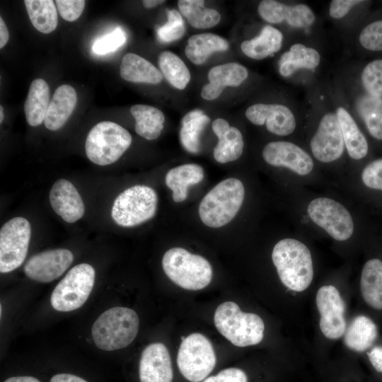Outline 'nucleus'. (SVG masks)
<instances>
[{
	"label": "nucleus",
	"instance_id": "nucleus-47",
	"mask_svg": "<svg viewBox=\"0 0 382 382\" xmlns=\"http://www.w3.org/2000/svg\"><path fill=\"white\" fill-rule=\"evenodd\" d=\"M50 382H88V381L73 374H58L52 376Z\"/></svg>",
	"mask_w": 382,
	"mask_h": 382
},
{
	"label": "nucleus",
	"instance_id": "nucleus-8",
	"mask_svg": "<svg viewBox=\"0 0 382 382\" xmlns=\"http://www.w3.org/2000/svg\"><path fill=\"white\" fill-rule=\"evenodd\" d=\"M95 270L89 264L72 267L57 284L51 295V305L57 311L68 312L81 307L94 285Z\"/></svg>",
	"mask_w": 382,
	"mask_h": 382
},
{
	"label": "nucleus",
	"instance_id": "nucleus-32",
	"mask_svg": "<svg viewBox=\"0 0 382 382\" xmlns=\"http://www.w3.org/2000/svg\"><path fill=\"white\" fill-rule=\"evenodd\" d=\"M346 346L356 352L369 349L377 337V327L374 322L365 316L355 317L345 332Z\"/></svg>",
	"mask_w": 382,
	"mask_h": 382
},
{
	"label": "nucleus",
	"instance_id": "nucleus-18",
	"mask_svg": "<svg viewBox=\"0 0 382 382\" xmlns=\"http://www.w3.org/2000/svg\"><path fill=\"white\" fill-rule=\"evenodd\" d=\"M342 89L349 104L347 105L352 106L374 139L382 140V98L369 95L362 89L355 90L345 81Z\"/></svg>",
	"mask_w": 382,
	"mask_h": 382
},
{
	"label": "nucleus",
	"instance_id": "nucleus-51",
	"mask_svg": "<svg viewBox=\"0 0 382 382\" xmlns=\"http://www.w3.org/2000/svg\"><path fill=\"white\" fill-rule=\"evenodd\" d=\"M4 120V108L2 105L0 106V122L1 123Z\"/></svg>",
	"mask_w": 382,
	"mask_h": 382
},
{
	"label": "nucleus",
	"instance_id": "nucleus-33",
	"mask_svg": "<svg viewBox=\"0 0 382 382\" xmlns=\"http://www.w3.org/2000/svg\"><path fill=\"white\" fill-rule=\"evenodd\" d=\"M130 112L136 121L135 131L137 134L148 140L156 139L160 136L165 117L159 109L137 104L131 107Z\"/></svg>",
	"mask_w": 382,
	"mask_h": 382
},
{
	"label": "nucleus",
	"instance_id": "nucleus-21",
	"mask_svg": "<svg viewBox=\"0 0 382 382\" xmlns=\"http://www.w3.org/2000/svg\"><path fill=\"white\" fill-rule=\"evenodd\" d=\"M321 62L322 55L317 48L301 42H294L281 55L279 72L282 77L289 78L301 71H313Z\"/></svg>",
	"mask_w": 382,
	"mask_h": 382
},
{
	"label": "nucleus",
	"instance_id": "nucleus-6",
	"mask_svg": "<svg viewBox=\"0 0 382 382\" xmlns=\"http://www.w3.org/2000/svg\"><path fill=\"white\" fill-rule=\"evenodd\" d=\"M132 140L130 133L120 125L110 121L100 122L87 135L86 154L93 163L107 166L122 156Z\"/></svg>",
	"mask_w": 382,
	"mask_h": 382
},
{
	"label": "nucleus",
	"instance_id": "nucleus-37",
	"mask_svg": "<svg viewBox=\"0 0 382 382\" xmlns=\"http://www.w3.org/2000/svg\"><path fill=\"white\" fill-rule=\"evenodd\" d=\"M161 72L175 88L183 90L190 81V73L184 62L175 53L164 51L158 56Z\"/></svg>",
	"mask_w": 382,
	"mask_h": 382
},
{
	"label": "nucleus",
	"instance_id": "nucleus-15",
	"mask_svg": "<svg viewBox=\"0 0 382 382\" xmlns=\"http://www.w3.org/2000/svg\"><path fill=\"white\" fill-rule=\"evenodd\" d=\"M296 111L283 103H255L245 110V117L253 125L262 126L278 136H288L296 128Z\"/></svg>",
	"mask_w": 382,
	"mask_h": 382
},
{
	"label": "nucleus",
	"instance_id": "nucleus-13",
	"mask_svg": "<svg viewBox=\"0 0 382 382\" xmlns=\"http://www.w3.org/2000/svg\"><path fill=\"white\" fill-rule=\"evenodd\" d=\"M257 13L270 24L285 23L297 30L309 29L316 22L315 12L304 3L286 4L275 0H263L258 4Z\"/></svg>",
	"mask_w": 382,
	"mask_h": 382
},
{
	"label": "nucleus",
	"instance_id": "nucleus-11",
	"mask_svg": "<svg viewBox=\"0 0 382 382\" xmlns=\"http://www.w3.org/2000/svg\"><path fill=\"white\" fill-rule=\"evenodd\" d=\"M307 212L316 225L337 241H346L353 233L354 223L350 213L335 200L316 198L309 203Z\"/></svg>",
	"mask_w": 382,
	"mask_h": 382
},
{
	"label": "nucleus",
	"instance_id": "nucleus-23",
	"mask_svg": "<svg viewBox=\"0 0 382 382\" xmlns=\"http://www.w3.org/2000/svg\"><path fill=\"white\" fill-rule=\"evenodd\" d=\"M333 110L338 120L348 155L354 160L364 158L369 151L368 142L358 127L350 109L341 101L336 100L333 103Z\"/></svg>",
	"mask_w": 382,
	"mask_h": 382
},
{
	"label": "nucleus",
	"instance_id": "nucleus-22",
	"mask_svg": "<svg viewBox=\"0 0 382 382\" xmlns=\"http://www.w3.org/2000/svg\"><path fill=\"white\" fill-rule=\"evenodd\" d=\"M248 76V69L238 63L231 62L212 67L208 73L209 83L201 91L202 98H217L227 86H239Z\"/></svg>",
	"mask_w": 382,
	"mask_h": 382
},
{
	"label": "nucleus",
	"instance_id": "nucleus-27",
	"mask_svg": "<svg viewBox=\"0 0 382 382\" xmlns=\"http://www.w3.org/2000/svg\"><path fill=\"white\" fill-rule=\"evenodd\" d=\"M204 178L202 166L195 163H187L176 166L168 171L165 182L172 190V197L175 202L187 199L188 187L200 183Z\"/></svg>",
	"mask_w": 382,
	"mask_h": 382
},
{
	"label": "nucleus",
	"instance_id": "nucleus-40",
	"mask_svg": "<svg viewBox=\"0 0 382 382\" xmlns=\"http://www.w3.org/2000/svg\"><path fill=\"white\" fill-rule=\"evenodd\" d=\"M358 42L366 50L382 51V19L366 25L359 33Z\"/></svg>",
	"mask_w": 382,
	"mask_h": 382
},
{
	"label": "nucleus",
	"instance_id": "nucleus-12",
	"mask_svg": "<svg viewBox=\"0 0 382 382\" xmlns=\"http://www.w3.org/2000/svg\"><path fill=\"white\" fill-rule=\"evenodd\" d=\"M324 111L310 140V147L313 156L318 161L330 163L342 156L345 142L334 110Z\"/></svg>",
	"mask_w": 382,
	"mask_h": 382
},
{
	"label": "nucleus",
	"instance_id": "nucleus-28",
	"mask_svg": "<svg viewBox=\"0 0 382 382\" xmlns=\"http://www.w3.org/2000/svg\"><path fill=\"white\" fill-rule=\"evenodd\" d=\"M120 76L125 81L134 83H159L163 75L153 64L134 54H126L120 65Z\"/></svg>",
	"mask_w": 382,
	"mask_h": 382
},
{
	"label": "nucleus",
	"instance_id": "nucleus-24",
	"mask_svg": "<svg viewBox=\"0 0 382 382\" xmlns=\"http://www.w3.org/2000/svg\"><path fill=\"white\" fill-rule=\"evenodd\" d=\"M212 130L218 137V143L214 149V158L220 163L237 160L243 154L244 142L240 130L229 125L222 118L212 122Z\"/></svg>",
	"mask_w": 382,
	"mask_h": 382
},
{
	"label": "nucleus",
	"instance_id": "nucleus-29",
	"mask_svg": "<svg viewBox=\"0 0 382 382\" xmlns=\"http://www.w3.org/2000/svg\"><path fill=\"white\" fill-rule=\"evenodd\" d=\"M50 103V88L47 82L42 79L33 80L24 104L29 125L36 127L45 121Z\"/></svg>",
	"mask_w": 382,
	"mask_h": 382
},
{
	"label": "nucleus",
	"instance_id": "nucleus-49",
	"mask_svg": "<svg viewBox=\"0 0 382 382\" xmlns=\"http://www.w3.org/2000/svg\"><path fill=\"white\" fill-rule=\"evenodd\" d=\"M4 382H40L38 379L32 376H15L11 377Z\"/></svg>",
	"mask_w": 382,
	"mask_h": 382
},
{
	"label": "nucleus",
	"instance_id": "nucleus-35",
	"mask_svg": "<svg viewBox=\"0 0 382 382\" xmlns=\"http://www.w3.org/2000/svg\"><path fill=\"white\" fill-rule=\"evenodd\" d=\"M24 3L29 18L36 30L47 34L56 29L58 15L53 1L25 0Z\"/></svg>",
	"mask_w": 382,
	"mask_h": 382
},
{
	"label": "nucleus",
	"instance_id": "nucleus-30",
	"mask_svg": "<svg viewBox=\"0 0 382 382\" xmlns=\"http://www.w3.org/2000/svg\"><path fill=\"white\" fill-rule=\"evenodd\" d=\"M187 42L185 54L197 65L204 63L214 52L225 51L229 47L226 39L210 33L193 35L188 38Z\"/></svg>",
	"mask_w": 382,
	"mask_h": 382
},
{
	"label": "nucleus",
	"instance_id": "nucleus-44",
	"mask_svg": "<svg viewBox=\"0 0 382 382\" xmlns=\"http://www.w3.org/2000/svg\"><path fill=\"white\" fill-rule=\"evenodd\" d=\"M363 2L361 0H332L329 4L328 14L334 20H341Z\"/></svg>",
	"mask_w": 382,
	"mask_h": 382
},
{
	"label": "nucleus",
	"instance_id": "nucleus-14",
	"mask_svg": "<svg viewBox=\"0 0 382 382\" xmlns=\"http://www.w3.org/2000/svg\"><path fill=\"white\" fill-rule=\"evenodd\" d=\"M316 301L322 333L330 340L342 337L346 330V306L339 291L332 285L323 286L316 294Z\"/></svg>",
	"mask_w": 382,
	"mask_h": 382
},
{
	"label": "nucleus",
	"instance_id": "nucleus-34",
	"mask_svg": "<svg viewBox=\"0 0 382 382\" xmlns=\"http://www.w3.org/2000/svg\"><path fill=\"white\" fill-rule=\"evenodd\" d=\"M210 118L200 110L188 112L181 120L179 137L183 148L189 153L196 154L200 151V136Z\"/></svg>",
	"mask_w": 382,
	"mask_h": 382
},
{
	"label": "nucleus",
	"instance_id": "nucleus-5",
	"mask_svg": "<svg viewBox=\"0 0 382 382\" xmlns=\"http://www.w3.org/2000/svg\"><path fill=\"white\" fill-rule=\"evenodd\" d=\"M162 267L173 282L187 290L202 289L212 278V267L206 258L180 247L165 253Z\"/></svg>",
	"mask_w": 382,
	"mask_h": 382
},
{
	"label": "nucleus",
	"instance_id": "nucleus-31",
	"mask_svg": "<svg viewBox=\"0 0 382 382\" xmlns=\"http://www.w3.org/2000/svg\"><path fill=\"white\" fill-rule=\"evenodd\" d=\"M360 287L361 295L367 304L375 309H382V261L368 260L363 267Z\"/></svg>",
	"mask_w": 382,
	"mask_h": 382
},
{
	"label": "nucleus",
	"instance_id": "nucleus-39",
	"mask_svg": "<svg viewBox=\"0 0 382 382\" xmlns=\"http://www.w3.org/2000/svg\"><path fill=\"white\" fill-rule=\"evenodd\" d=\"M168 21L158 28V39L163 42H170L180 39L185 34V24L181 13L176 9L166 11Z\"/></svg>",
	"mask_w": 382,
	"mask_h": 382
},
{
	"label": "nucleus",
	"instance_id": "nucleus-36",
	"mask_svg": "<svg viewBox=\"0 0 382 382\" xmlns=\"http://www.w3.org/2000/svg\"><path fill=\"white\" fill-rule=\"evenodd\" d=\"M178 6L180 13L195 28H210L217 25L221 20L220 13L215 9L204 7V1L202 0H180Z\"/></svg>",
	"mask_w": 382,
	"mask_h": 382
},
{
	"label": "nucleus",
	"instance_id": "nucleus-38",
	"mask_svg": "<svg viewBox=\"0 0 382 382\" xmlns=\"http://www.w3.org/2000/svg\"><path fill=\"white\" fill-rule=\"evenodd\" d=\"M359 81L364 91L382 98V59L367 63L360 71Z\"/></svg>",
	"mask_w": 382,
	"mask_h": 382
},
{
	"label": "nucleus",
	"instance_id": "nucleus-2",
	"mask_svg": "<svg viewBox=\"0 0 382 382\" xmlns=\"http://www.w3.org/2000/svg\"><path fill=\"white\" fill-rule=\"evenodd\" d=\"M139 325V317L134 310L113 307L104 311L94 322L91 329L93 340L103 350L122 349L134 340Z\"/></svg>",
	"mask_w": 382,
	"mask_h": 382
},
{
	"label": "nucleus",
	"instance_id": "nucleus-7",
	"mask_svg": "<svg viewBox=\"0 0 382 382\" xmlns=\"http://www.w3.org/2000/svg\"><path fill=\"white\" fill-rule=\"evenodd\" d=\"M157 204L158 195L153 188L143 185H134L116 197L111 216L120 226H136L155 216Z\"/></svg>",
	"mask_w": 382,
	"mask_h": 382
},
{
	"label": "nucleus",
	"instance_id": "nucleus-16",
	"mask_svg": "<svg viewBox=\"0 0 382 382\" xmlns=\"http://www.w3.org/2000/svg\"><path fill=\"white\" fill-rule=\"evenodd\" d=\"M72 253L63 248L45 250L33 255L23 267L25 275L36 282H50L60 277L71 265Z\"/></svg>",
	"mask_w": 382,
	"mask_h": 382
},
{
	"label": "nucleus",
	"instance_id": "nucleus-20",
	"mask_svg": "<svg viewBox=\"0 0 382 382\" xmlns=\"http://www.w3.org/2000/svg\"><path fill=\"white\" fill-rule=\"evenodd\" d=\"M50 202L53 210L67 223H74L84 214L82 198L74 185L66 179H59L50 192Z\"/></svg>",
	"mask_w": 382,
	"mask_h": 382
},
{
	"label": "nucleus",
	"instance_id": "nucleus-17",
	"mask_svg": "<svg viewBox=\"0 0 382 382\" xmlns=\"http://www.w3.org/2000/svg\"><path fill=\"white\" fill-rule=\"evenodd\" d=\"M265 161L276 167H284L299 175L309 174L313 168L311 156L296 144L275 141L267 144L262 149Z\"/></svg>",
	"mask_w": 382,
	"mask_h": 382
},
{
	"label": "nucleus",
	"instance_id": "nucleus-46",
	"mask_svg": "<svg viewBox=\"0 0 382 382\" xmlns=\"http://www.w3.org/2000/svg\"><path fill=\"white\" fill-rule=\"evenodd\" d=\"M370 362L374 369L382 373V347L376 346L368 352Z\"/></svg>",
	"mask_w": 382,
	"mask_h": 382
},
{
	"label": "nucleus",
	"instance_id": "nucleus-26",
	"mask_svg": "<svg viewBox=\"0 0 382 382\" xmlns=\"http://www.w3.org/2000/svg\"><path fill=\"white\" fill-rule=\"evenodd\" d=\"M283 41L284 35L281 30L272 25H266L258 35L243 41L241 49L249 58L261 60L279 51Z\"/></svg>",
	"mask_w": 382,
	"mask_h": 382
},
{
	"label": "nucleus",
	"instance_id": "nucleus-48",
	"mask_svg": "<svg viewBox=\"0 0 382 382\" xmlns=\"http://www.w3.org/2000/svg\"><path fill=\"white\" fill-rule=\"evenodd\" d=\"M9 38V33L7 26L3 20L0 18V48H2L7 43Z\"/></svg>",
	"mask_w": 382,
	"mask_h": 382
},
{
	"label": "nucleus",
	"instance_id": "nucleus-3",
	"mask_svg": "<svg viewBox=\"0 0 382 382\" xmlns=\"http://www.w3.org/2000/svg\"><path fill=\"white\" fill-rule=\"evenodd\" d=\"M244 195L245 188L240 180L230 178L221 181L200 202L201 221L211 228L227 224L241 209Z\"/></svg>",
	"mask_w": 382,
	"mask_h": 382
},
{
	"label": "nucleus",
	"instance_id": "nucleus-43",
	"mask_svg": "<svg viewBox=\"0 0 382 382\" xmlns=\"http://www.w3.org/2000/svg\"><path fill=\"white\" fill-rule=\"evenodd\" d=\"M57 8L63 19L72 22L81 15L86 1L83 0H57Z\"/></svg>",
	"mask_w": 382,
	"mask_h": 382
},
{
	"label": "nucleus",
	"instance_id": "nucleus-9",
	"mask_svg": "<svg viewBox=\"0 0 382 382\" xmlns=\"http://www.w3.org/2000/svg\"><path fill=\"white\" fill-rule=\"evenodd\" d=\"M214 347L204 335L194 332L181 342L177 364L180 373L191 382H199L214 369L216 364Z\"/></svg>",
	"mask_w": 382,
	"mask_h": 382
},
{
	"label": "nucleus",
	"instance_id": "nucleus-50",
	"mask_svg": "<svg viewBox=\"0 0 382 382\" xmlns=\"http://www.w3.org/2000/svg\"><path fill=\"white\" fill-rule=\"evenodd\" d=\"M165 2L166 1L163 0H144L142 1L143 6L146 8H151Z\"/></svg>",
	"mask_w": 382,
	"mask_h": 382
},
{
	"label": "nucleus",
	"instance_id": "nucleus-45",
	"mask_svg": "<svg viewBox=\"0 0 382 382\" xmlns=\"http://www.w3.org/2000/svg\"><path fill=\"white\" fill-rule=\"evenodd\" d=\"M203 382H248V378L241 369L228 368L221 371L216 376L208 377Z\"/></svg>",
	"mask_w": 382,
	"mask_h": 382
},
{
	"label": "nucleus",
	"instance_id": "nucleus-25",
	"mask_svg": "<svg viewBox=\"0 0 382 382\" xmlns=\"http://www.w3.org/2000/svg\"><path fill=\"white\" fill-rule=\"evenodd\" d=\"M77 96L75 89L67 84L59 86L50 103L45 126L51 131L59 129L67 121L76 107Z\"/></svg>",
	"mask_w": 382,
	"mask_h": 382
},
{
	"label": "nucleus",
	"instance_id": "nucleus-4",
	"mask_svg": "<svg viewBox=\"0 0 382 382\" xmlns=\"http://www.w3.org/2000/svg\"><path fill=\"white\" fill-rule=\"evenodd\" d=\"M214 322L217 330L235 346L255 345L263 339L262 319L257 314L243 312L234 302L226 301L219 305Z\"/></svg>",
	"mask_w": 382,
	"mask_h": 382
},
{
	"label": "nucleus",
	"instance_id": "nucleus-1",
	"mask_svg": "<svg viewBox=\"0 0 382 382\" xmlns=\"http://www.w3.org/2000/svg\"><path fill=\"white\" fill-rule=\"evenodd\" d=\"M272 260L282 284L295 291H302L311 284L313 267L309 249L302 242L284 238L273 248Z\"/></svg>",
	"mask_w": 382,
	"mask_h": 382
},
{
	"label": "nucleus",
	"instance_id": "nucleus-19",
	"mask_svg": "<svg viewBox=\"0 0 382 382\" xmlns=\"http://www.w3.org/2000/svg\"><path fill=\"white\" fill-rule=\"evenodd\" d=\"M139 374L141 382H172L171 359L163 344L151 343L145 347L139 361Z\"/></svg>",
	"mask_w": 382,
	"mask_h": 382
},
{
	"label": "nucleus",
	"instance_id": "nucleus-41",
	"mask_svg": "<svg viewBox=\"0 0 382 382\" xmlns=\"http://www.w3.org/2000/svg\"><path fill=\"white\" fill-rule=\"evenodd\" d=\"M125 41V33L121 28L118 27L109 34L97 40L93 45L92 50L96 54H106L119 49Z\"/></svg>",
	"mask_w": 382,
	"mask_h": 382
},
{
	"label": "nucleus",
	"instance_id": "nucleus-42",
	"mask_svg": "<svg viewBox=\"0 0 382 382\" xmlns=\"http://www.w3.org/2000/svg\"><path fill=\"white\" fill-rule=\"evenodd\" d=\"M361 180L369 188L382 190V158L371 161L364 168Z\"/></svg>",
	"mask_w": 382,
	"mask_h": 382
},
{
	"label": "nucleus",
	"instance_id": "nucleus-10",
	"mask_svg": "<svg viewBox=\"0 0 382 382\" xmlns=\"http://www.w3.org/2000/svg\"><path fill=\"white\" fill-rule=\"evenodd\" d=\"M31 227L29 221L21 216L6 222L0 230V272H10L18 268L26 257Z\"/></svg>",
	"mask_w": 382,
	"mask_h": 382
}]
</instances>
